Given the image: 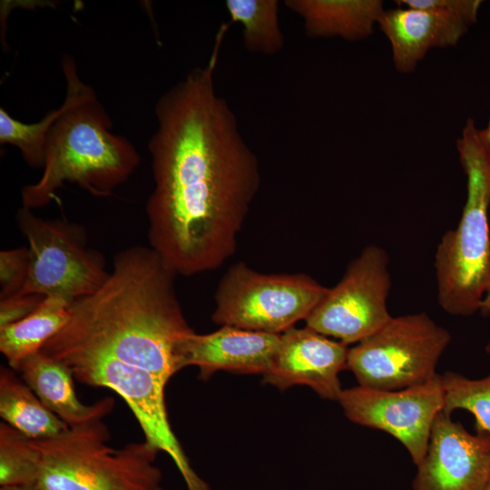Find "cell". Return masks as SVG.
I'll use <instances>...</instances> for the list:
<instances>
[{"label":"cell","instance_id":"1","mask_svg":"<svg viewBox=\"0 0 490 490\" xmlns=\"http://www.w3.org/2000/svg\"><path fill=\"white\" fill-rule=\"evenodd\" d=\"M224 35L218 32L204 66L158 99V128L148 144L154 181L146 203L148 240L181 276L216 270L235 253L260 187L258 158L215 90Z\"/></svg>","mask_w":490,"mask_h":490},{"label":"cell","instance_id":"2","mask_svg":"<svg viewBox=\"0 0 490 490\" xmlns=\"http://www.w3.org/2000/svg\"><path fill=\"white\" fill-rule=\"evenodd\" d=\"M177 276L150 247L119 251L103 284L72 303L66 324L41 351L59 361L113 358L168 383L182 368L181 347L193 332L178 299Z\"/></svg>","mask_w":490,"mask_h":490},{"label":"cell","instance_id":"3","mask_svg":"<svg viewBox=\"0 0 490 490\" xmlns=\"http://www.w3.org/2000/svg\"><path fill=\"white\" fill-rule=\"evenodd\" d=\"M67 108L50 130L40 179L24 186L23 206L42 208L64 183H76L96 197H107L140 163L134 145L111 132L112 121L93 87L79 77L73 56L61 60Z\"/></svg>","mask_w":490,"mask_h":490},{"label":"cell","instance_id":"4","mask_svg":"<svg viewBox=\"0 0 490 490\" xmlns=\"http://www.w3.org/2000/svg\"><path fill=\"white\" fill-rule=\"evenodd\" d=\"M456 148L466 175V201L457 227L442 236L434 266L440 307L468 317L480 309L490 288V153L473 119Z\"/></svg>","mask_w":490,"mask_h":490},{"label":"cell","instance_id":"5","mask_svg":"<svg viewBox=\"0 0 490 490\" xmlns=\"http://www.w3.org/2000/svg\"><path fill=\"white\" fill-rule=\"evenodd\" d=\"M102 419L68 427L57 436L34 439L42 456L43 490H152L160 485L154 466L158 450L146 441L120 449L107 445Z\"/></svg>","mask_w":490,"mask_h":490},{"label":"cell","instance_id":"6","mask_svg":"<svg viewBox=\"0 0 490 490\" xmlns=\"http://www.w3.org/2000/svg\"><path fill=\"white\" fill-rule=\"evenodd\" d=\"M305 273H262L243 261L230 266L214 293V323L281 334L306 319L328 291Z\"/></svg>","mask_w":490,"mask_h":490},{"label":"cell","instance_id":"7","mask_svg":"<svg viewBox=\"0 0 490 490\" xmlns=\"http://www.w3.org/2000/svg\"><path fill=\"white\" fill-rule=\"evenodd\" d=\"M451 340L448 330L426 313L392 317L379 330L348 348L347 368L358 386L397 390L436 377Z\"/></svg>","mask_w":490,"mask_h":490},{"label":"cell","instance_id":"8","mask_svg":"<svg viewBox=\"0 0 490 490\" xmlns=\"http://www.w3.org/2000/svg\"><path fill=\"white\" fill-rule=\"evenodd\" d=\"M16 223L28 241L29 270L19 293L59 296L71 303L106 280L104 258L87 247L84 229L63 220H44L22 207Z\"/></svg>","mask_w":490,"mask_h":490},{"label":"cell","instance_id":"9","mask_svg":"<svg viewBox=\"0 0 490 490\" xmlns=\"http://www.w3.org/2000/svg\"><path fill=\"white\" fill-rule=\"evenodd\" d=\"M388 261L381 247H365L305 319L306 327L348 346L379 330L392 318L387 307Z\"/></svg>","mask_w":490,"mask_h":490},{"label":"cell","instance_id":"10","mask_svg":"<svg viewBox=\"0 0 490 490\" xmlns=\"http://www.w3.org/2000/svg\"><path fill=\"white\" fill-rule=\"evenodd\" d=\"M61 362L79 382L111 388L124 399L139 422L145 441L170 456L188 490H211L191 466L169 423L164 380L148 370L108 358H73Z\"/></svg>","mask_w":490,"mask_h":490},{"label":"cell","instance_id":"11","mask_svg":"<svg viewBox=\"0 0 490 490\" xmlns=\"http://www.w3.org/2000/svg\"><path fill=\"white\" fill-rule=\"evenodd\" d=\"M338 401L350 421L397 439L417 466L426 453L435 419L444 409L445 392L437 375L426 383L397 390L361 386L342 389Z\"/></svg>","mask_w":490,"mask_h":490},{"label":"cell","instance_id":"12","mask_svg":"<svg viewBox=\"0 0 490 490\" xmlns=\"http://www.w3.org/2000/svg\"><path fill=\"white\" fill-rule=\"evenodd\" d=\"M477 432L472 435L439 412L413 490H484L490 477V436Z\"/></svg>","mask_w":490,"mask_h":490},{"label":"cell","instance_id":"13","mask_svg":"<svg viewBox=\"0 0 490 490\" xmlns=\"http://www.w3.org/2000/svg\"><path fill=\"white\" fill-rule=\"evenodd\" d=\"M348 348V345L307 327H292L281 333L263 382L280 390L305 385L322 398L338 401L342 391L338 375L347 368Z\"/></svg>","mask_w":490,"mask_h":490},{"label":"cell","instance_id":"14","mask_svg":"<svg viewBox=\"0 0 490 490\" xmlns=\"http://www.w3.org/2000/svg\"><path fill=\"white\" fill-rule=\"evenodd\" d=\"M280 335L230 326H221L208 334L193 331L181 344V366L197 367L203 380L219 370L265 375L278 350Z\"/></svg>","mask_w":490,"mask_h":490},{"label":"cell","instance_id":"15","mask_svg":"<svg viewBox=\"0 0 490 490\" xmlns=\"http://www.w3.org/2000/svg\"><path fill=\"white\" fill-rule=\"evenodd\" d=\"M377 24L391 44L395 67L401 73L414 71L431 48L455 46L469 26L444 12L401 6L384 11Z\"/></svg>","mask_w":490,"mask_h":490},{"label":"cell","instance_id":"16","mask_svg":"<svg viewBox=\"0 0 490 490\" xmlns=\"http://www.w3.org/2000/svg\"><path fill=\"white\" fill-rule=\"evenodd\" d=\"M16 371L43 404L69 427L100 420L114 407L111 397L91 405L82 403L76 396L69 368L42 351L25 358Z\"/></svg>","mask_w":490,"mask_h":490},{"label":"cell","instance_id":"17","mask_svg":"<svg viewBox=\"0 0 490 490\" xmlns=\"http://www.w3.org/2000/svg\"><path fill=\"white\" fill-rule=\"evenodd\" d=\"M309 37L340 36L358 41L369 36L384 13L380 0H287Z\"/></svg>","mask_w":490,"mask_h":490},{"label":"cell","instance_id":"18","mask_svg":"<svg viewBox=\"0 0 490 490\" xmlns=\"http://www.w3.org/2000/svg\"><path fill=\"white\" fill-rule=\"evenodd\" d=\"M72 303L63 297H44L27 317L0 328V351L11 368L42 350L66 324Z\"/></svg>","mask_w":490,"mask_h":490},{"label":"cell","instance_id":"19","mask_svg":"<svg viewBox=\"0 0 490 490\" xmlns=\"http://www.w3.org/2000/svg\"><path fill=\"white\" fill-rule=\"evenodd\" d=\"M0 416L32 439L53 437L69 427L10 367L0 369Z\"/></svg>","mask_w":490,"mask_h":490},{"label":"cell","instance_id":"20","mask_svg":"<svg viewBox=\"0 0 490 490\" xmlns=\"http://www.w3.org/2000/svg\"><path fill=\"white\" fill-rule=\"evenodd\" d=\"M225 7L231 21L239 22L242 26L245 49L272 55L283 48L284 37L279 21V1L226 0Z\"/></svg>","mask_w":490,"mask_h":490},{"label":"cell","instance_id":"21","mask_svg":"<svg viewBox=\"0 0 490 490\" xmlns=\"http://www.w3.org/2000/svg\"><path fill=\"white\" fill-rule=\"evenodd\" d=\"M41 463L34 440L1 422L0 485L38 483Z\"/></svg>","mask_w":490,"mask_h":490},{"label":"cell","instance_id":"22","mask_svg":"<svg viewBox=\"0 0 490 490\" xmlns=\"http://www.w3.org/2000/svg\"><path fill=\"white\" fill-rule=\"evenodd\" d=\"M67 108L63 104L46 113L39 122L25 123L12 117L3 107L0 108V143L15 146L24 162L33 168H43L47 135L59 117Z\"/></svg>","mask_w":490,"mask_h":490},{"label":"cell","instance_id":"23","mask_svg":"<svg viewBox=\"0 0 490 490\" xmlns=\"http://www.w3.org/2000/svg\"><path fill=\"white\" fill-rule=\"evenodd\" d=\"M445 392L444 411L452 414L456 409L471 412L477 431L490 436V374L480 379H470L455 372L441 376Z\"/></svg>","mask_w":490,"mask_h":490},{"label":"cell","instance_id":"24","mask_svg":"<svg viewBox=\"0 0 490 490\" xmlns=\"http://www.w3.org/2000/svg\"><path fill=\"white\" fill-rule=\"evenodd\" d=\"M29 270L28 248L20 247L0 252V299L19 293Z\"/></svg>","mask_w":490,"mask_h":490},{"label":"cell","instance_id":"25","mask_svg":"<svg viewBox=\"0 0 490 490\" xmlns=\"http://www.w3.org/2000/svg\"><path fill=\"white\" fill-rule=\"evenodd\" d=\"M409 8L444 12L463 19L468 25L476 22L480 0H399L395 1Z\"/></svg>","mask_w":490,"mask_h":490},{"label":"cell","instance_id":"26","mask_svg":"<svg viewBox=\"0 0 490 490\" xmlns=\"http://www.w3.org/2000/svg\"><path fill=\"white\" fill-rule=\"evenodd\" d=\"M44 298L37 294L17 293L0 299V328L27 317L39 306Z\"/></svg>","mask_w":490,"mask_h":490},{"label":"cell","instance_id":"27","mask_svg":"<svg viewBox=\"0 0 490 490\" xmlns=\"http://www.w3.org/2000/svg\"><path fill=\"white\" fill-rule=\"evenodd\" d=\"M0 490H43L37 483L0 485Z\"/></svg>","mask_w":490,"mask_h":490},{"label":"cell","instance_id":"28","mask_svg":"<svg viewBox=\"0 0 490 490\" xmlns=\"http://www.w3.org/2000/svg\"><path fill=\"white\" fill-rule=\"evenodd\" d=\"M480 136L484 145L490 153V117L486 128L480 130Z\"/></svg>","mask_w":490,"mask_h":490},{"label":"cell","instance_id":"29","mask_svg":"<svg viewBox=\"0 0 490 490\" xmlns=\"http://www.w3.org/2000/svg\"><path fill=\"white\" fill-rule=\"evenodd\" d=\"M480 309H482L485 312H490V288L486 291V293H485V297H484V299H483V300L481 302ZM487 348L490 351V344H489Z\"/></svg>","mask_w":490,"mask_h":490},{"label":"cell","instance_id":"30","mask_svg":"<svg viewBox=\"0 0 490 490\" xmlns=\"http://www.w3.org/2000/svg\"><path fill=\"white\" fill-rule=\"evenodd\" d=\"M484 490H490V477Z\"/></svg>","mask_w":490,"mask_h":490},{"label":"cell","instance_id":"31","mask_svg":"<svg viewBox=\"0 0 490 490\" xmlns=\"http://www.w3.org/2000/svg\"><path fill=\"white\" fill-rule=\"evenodd\" d=\"M152 490H163V489L161 487V485H159V486H157V487H155V488H153Z\"/></svg>","mask_w":490,"mask_h":490}]
</instances>
